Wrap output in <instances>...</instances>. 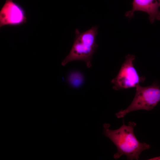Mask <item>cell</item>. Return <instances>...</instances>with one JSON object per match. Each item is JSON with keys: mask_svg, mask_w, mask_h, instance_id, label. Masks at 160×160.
Returning <instances> with one entry per match:
<instances>
[{"mask_svg": "<svg viewBox=\"0 0 160 160\" xmlns=\"http://www.w3.org/2000/svg\"><path fill=\"white\" fill-rule=\"evenodd\" d=\"M135 56L128 54L116 76L112 79L113 89L116 90L136 87L140 83L143 82L145 78L140 76L134 67L133 62Z\"/></svg>", "mask_w": 160, "mask_h": 160, "instance_id": "4", "label": "cell"}, {"mask_svg": "<svg viewBox=\"0 0 160 160\" xmlns=\"http://www.w3.org/2000/svg\"><path fill=\"white\" fill-rule=\"evenodd\" d=\"M135 122H129L127 125L124 124L118 129L112 130L109 129L110 125H104V133L115 145L117 151L113 156L115 159L119 158L123 155L126 156L127 159L138 160L143 151L151 148L150 145L145 143H141L137 138L134 132Z\"/></svg>", "mask_w": 160, "mask_h": 160, "instance_id": "1", "label": "cell"}, {"mask_svg": "<svg viewBox=\"0 0 160 160\" xmlns=\"http://www.w3.org/2000/svg\"><path fill=\"white\" fill-rule=\"evenodd\" d=\"M132 9L125 13L126 16L131 18L135 11L147 13L149 20L151 23L156 20H160V11L159 10L160 4L157 0H133Z\"/></svg>", "mask_w": 160, "mask_h": 160, "instance_id": "6", "label": "cell"}, {"mask_svg": "<svg viewBox=\"0 0 160 160\" xmlns=\"http://www.w3.org/2000/svg\"><path fill=\"white\" fill-rule=\"evenodd\" d=\"M98 26L95 25L87 30L80 32L78 28L75 30V36L72 48L69 54L61 63L63 66L75 60H81L89 68L92 66L93 54L98 45L96 42Z\"/></svg>", "mask_w": 160, "mask_h": 160, "instance_id": "2", "label": "cell"}, {"mask_svg": "<svg viewBox=\"0 0 160 160\" xmlns=\"http://www.w3.org/2000/svg\"><path fill=\"white\" fill-rule=\"evenodd\" d=\"M135 97L130 105L126 109L116 114L118 118L124 117L128 113L139 110H152L160 101V86L156 82L151 85L136 87Z\"/></svg>", "mask_w": 160, "mask_h": 160, "instance_id": "3", "label": "cell"}, {"mask_svg": "<svg viewBox=\"0 0 160 160\" xmlns=\"http://www.w3.org/2000/svg\"><path fill=\"white\" fill-rule=\"evenodd\" d=\"M148 160H160V156L151 158Z\"/></svg>", "mask_w": 160, "mask_h": 160, "instance_id": "8", "label": "cell"}, {"mask_svg": "<svg viewBox=\"0 0 160 160\" xmlns=\"http://www.w3.org/2000/svg\"><path fill=\"white\" fill-rule=\"evenodd\" d=\"M160 4V0H157Z\"/></svg>", "mask_w": 160, "mask_h": 160, "instance_id": "9", "label": "cell"}, {"mask_svg": "<svg viewBox=\"0 0 160 160\" xmlns=\"http://www.w3.org/2000/svg\"><path fill=\"white\" fill-rule=\"evenodd\" d=\"M23 8L13 0H6L0 11V27L17 26L26 22Z\"/></svg>", "mask_w": 160, "mask_h": 160, "instance_id": "5", "label": "cell"}, {"mask_svg": "<svg viewBox=\"0 0 160 160\" xmlns=\"http://www.w3.org/2000/svg\"><path fill=\"white\" fill-rule=\"evenodd\" d=\"M68 81L70 84L74 87L79 86L82 83V75L78 72L71 73L68 76Z\"/></svg>", "mask_w": 160, "mask_h": 160, "instance_id": "7", "label": "cell"}]
</instances>
